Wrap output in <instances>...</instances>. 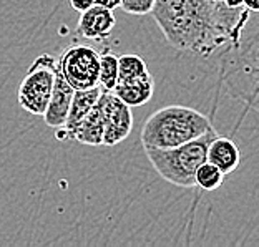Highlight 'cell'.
<instances>
[{"label": "cell", "mask_w": 259, "mask_h": 247, "mask_svg": "<svg viewBox=\"0 0 259 247\" xmlns=\"http://www.w3.org/2000/svg\"><path fill=\"white\" fill-rule=\"evenodd\" d=\"M116 19L113 15V10H108L100 5H92L90 9L81 12L78 25H76V33L80 37L88 40H100L110 37L113 32Z\"/></svg>", "instance_id": "cell-8"}, {"label": "cell", "mask_w": 259, "mask_h": 247, "mask_svg": "<svg viewBox=\"0 0 259 247\" xmlns=\"http://www.w3.org/2000/svg\"><path fill=\"white\" fill-rule=\"evenodd\" d=\"M73 93L75 90L68 85V81L63 78V75L58 72V68H57L52 95L49 100V105H47V108H45V113L42 115L47 126L60 129L65 125Z\"/></svg>", "instance_id": "cell-7"}, {"label": "cell", "mask_w": 259, "mask_h": 247, "mask_svg": "<svg viewBox=\"0 0 259 247\" xmlns=\"http://www.w3.org/2000/svg\"><path fill=\"white\" fill-rule=\"evenodd\" d=\"M70 7L76 12H85L87 9H90L92 5H95V0H68Z\"/></svg>", "instance_id": "cell-18"}, {"label": "cell", "mask_w": 259, "mask_h": 247, "mask_svg": "<svg viewBox=\"0 0 259 247\" xmlns=\"http://www.w3.org/2000/svg\"><path fill=\"white\" fill-rule=\"evenodd\" d=\"M216 134L213 128L175 148H145V153L153 169L164 181L178 187H194V173L206 161V151Z\"/></svg>", "instance_id": "cell-3"}, {"label": "cell", "mask_w": 259, "mask_h": 247, "mask_svg": "<svg viewBox=\"0 0 259 247\" xmlns=\"http://www.w3.org/2000/svg\"><path fill=\"white\" fill-rule=\"evenodd\" d=\"M100 91H102L100 86H93L90 90H75L72 103H70L67 120H65V125L58 129V133H57L58 138L73 139L75 131L78 129L80 123L83 121L88 111L95 105L97 98L100 96Z\"/></svg>", "instance_id": "cell-10"}, {"label": "cell", "mask_w": 259, "mask_h": 247, "mask_svg": "<svg viewBox=\"0 0 259 247\" xmlns=\"http://www.w3.org/2000/svg\"><path fill=\"white\" fill-rule=\"evenodd\" d=\"M150 70L140 55H121L118 57V78L116 81H128L148 75Z\"/></svg>", "instance_id": "cell-14"}, {"label": "cell", "mask_w": 259, "mask_h": 247, "mask_svg": "<svg viewBox=\"0 0 259 247\" xmlns=\"http://www.w3.org/2000/svg\"><path fill=\"white\" fill-rule=\"evenodd\" d=\"M206 161L214 164L223 174H231L236 171L241 161V153L236 143L233 139L225 136H216L211 139V143L206 151Z\"/></svg>", "instance_id": "cell-12"}, {"label": "cell", "mask_w": 259, "mask_h": 247, "mask_svg": "<svg viewBox=\"0 0 259 247\" xmlns=\"http://www.w3.org/2000/svg\"><path fill=\"white\" fill-rule=\"evenodd\" d=\"M225 183V174L214 164L204 161L194 173V184L204 191H216Z\"/></svg>", "instance_id": "cell-16"}, {"label": "cell", "mask_w": 259, "mask_h": 247, "mask_svg": "<svg viewBox=\"0 0 259 247\" xmlns=\"http://www.w3.org/2000/svg\"><path fill=\"white\" fill-rule=\"evenodd\" d=\"M213 4L228 40L238 45L251 12L244 7L241 0H213Z\"/></svg>", "instance_id": "cell-9"}, {"label": "cell", "mask_w": 259, "mask_h": 247, "mask_svg": "<svg viewBox=\"0 0 259 247\" xmlns=\"http://www.w3.org/2000/svg\"><path fill=\"white\" fill-rule=\"evenodd\" d=\"M155 0H120V7L132 15H146L150 14Z\"/></svg>", "instance_id": "cell-17"}, {"label": "cell", "mask_w": 259, "mask_h": 247, "mask_svg": "<svg viewBox=\"0 0 259 247\" xmlns=\"http://www.w3.org/2000/svg\"><path fill=\"white\" fill-rule=\"evenodd\" d=\"M241 2H243V5L251 14H254V12L259 10V0H241Z\"/></svg>", "instance_id": "cell-20"}, {"label": "cell", "mask_w": 259, "mask_h": 247, "mask_svg": "<svg viewBox=\"0 0 259 247\" xmlns=\"http://www.w3.org/2000/svg\"><path fill=\"white\" fill-rule=\"evenodd\" d=\"M57 68L73 90H90L98 86L100 54L90 45L70 43L57 62Z\"/></svg>", "instance_id": "cell-5"}, {"label": "cell", "mask_w": 259, "mask_h": 247, "mask_svg": "<svg viewBox=\"0 0 259 247\" xmlns=\"http://www.w3.org/2000/svg\"><path fill=\"white\" fill-rule=\"evenodd\" d=\"M95 5H100V7H105L108 10H115L120 7V0H95Z\"/></svg>", "instance_id": "cell-19"}, {"label": "cell", "mask_w": 259, "mask_h": 247, "mask_svg": "<svg viewBox=\"0 0 259 247\" xmlns=\"http://www.w3.org/2000/svg\"><path fill=\"white\" fill-rule=\"evenodd\" d=\"M57 73V60L52 55L35 58L19 86V105L27 113L42 116L49 105Z\"/></svg>", "instance_id": "cell-4"}, {"label": "cell", "mask_w": 259, "mask_h": 247, "mask_svg": "<svg viewBox=\"0 0 259 247\" xmlns=\"http://www.w3.org/2000/svg\"><path fill=\"white\" fill-rule=\"evenodd\" d=\"M153 91H155V81H153L151 73L135 80L116 81L111 90V93L130 108L146 105L151 100Z\"/></svg>", "instance_id": "cell-11"}, {"label": "cell", "mask_w": 259, "mask_h": 247, "mask_svg": "<svg viewBox=\"0 0 259 247\" xmlns=\"http://www.w3.org/2000/svg\"><path fill=\"white\" fill-rule=\"evenodd\" d=\"M98 100L102 103L103 121H105L103 144L115 146L121 143L123 139H126L130 136V133H132L133 129L132 108L126 107L121 100H118L108 90L100 91Z\"/></svg>", "instance_id": "cell-6"}, {"label": "cell", "mask_w": 259, "mask_h": 247, "mask_svg": "<svg viewBox=\"0 0 259 247\" xmlns=\"http://www.w3.org/2000/svg\"><path fill=\"white\" fill-rule=\"evenodd\" d=\"M118 78V57L111 52L100 54V75H98V86L102 90L111 91Z\"/></svg>", "instance_id": "cell-15"}, {"label": "cell", "mask_w": 259, "mask_h": 247, "mask_svg": "<svg viewBox=\"0 0 259 247\" xmlns=\"http://www.w3.org/2000/svg\"><path fill=\"white\" fill-rule=\"evenodd\" d=\"M150 14L169 45L180 52L211 57L229 42L213 0H155Z\"/></svg>", "instance_id": "cell-1"}, {"label": "cell", "mask_w": 259, "mask_h": 247, "mask_svg": "<svg viewBox=\"0 0 259 247\" xmlns=\"http://www.w3.org/2000/svg\"><path fill=\"white\" fill-rule=\"evenodd\" d=\"M213 129L209 118L201 111L171 105L155 111L141 129L143 148H175Z\"/></svg>", "instance_id": "cell-2"}, {"label": "cell", "mask_w": 259, "mask_h": 247, "mask_svg": "<svg viewBox=\"0 0 259 247\" xmlns=\"http://www.w3.org/2000/svg\"><path fill=\"white\" fill-rule=\"evenodd\" d=\"M103 131H105L103 110H102V103H100V100L97 98L95 105L88 111L83 121L80 123L78 129L75 131L73 141H78V143L88 144V146H102Z\"/></svg>", "instance_id": "cell-13"}]
</instances>
